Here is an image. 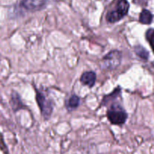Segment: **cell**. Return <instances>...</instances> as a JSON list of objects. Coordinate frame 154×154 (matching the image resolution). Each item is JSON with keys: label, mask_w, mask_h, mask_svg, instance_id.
<instances>
[{"label": "cell", "mask_w": 154, "mask_h": 154, "mask_svg": "<svg viewBox=\"0 0 154 154\" xmlns=\"http://www.w3.org/2000/svg\"><path fill=\"white\" fill-rule=\"evenodd\" d=\"M36 101L40 108L41 113L45 119H48L53 112V104L51 100L48 99L42 92L36 91Z\"/></svg>", "instance_id": "277c9868"}, {"label": "cell", "mask_w": 154, "mask_h": 154, "mask_svg": "<svg viewBox=\"0 0 154 154\" xmlns=\"http://www.w3.org/2000/svg\"><path fill=\"white\" fill-rule=\"evenodd\" d=\"M120 91H121V89H120V87L116 88L115 90H114L112 93H111L110 95H106V96L104 97L103 100H102V104H101V105L102 106L106 105V104H108V103H109L110 101H111L112 100L117 98V97H118V95L120 94Z\"/></svg>", "instance_id": "9c48e42d"}, {"label": "cell", "mask_w": 154, "mask_h": 154, "mask_svg": "<svg viewBox=\"0 0 154 154\" xmlns=\"http://www.w3.org/2000/svg\"><path fill=\"white\" fill-rule=\"evenodd\" d=\"M46 4V0H22L20 6L28 11H38Z\"/></svg>", "instance_id": "5b68a950"}, {"label": "cell", "mask_w": 154, "mask_h": 154, "mask_svg": "<svg viewBox=\"0 0 154 154\" xmlns=\"http://www.w3.org/2000/svg\"><path fill=\"white\" fill-rule=\"evenodd\" d=\"M150 46H151L152 50H153V51L154 53V42H153V43H150Z\"/></svg>", "instance_id": "4fadbf2b"}, {"label": "cell", "mask_w": 154, "mask_h": 154, "mask_svg": "<svg viewBox=\"0 0 154 154\" xmlns=\"http://www.w3.org/2000/svg\"><path fill=\"white\" fill-rule=\"evenodd\" d=\"M122 60V53L118 50H113L103 57L101 66L105 70H114L120 66Z\"/></svg>", "instance_id": "3957f363"}, {"label": "cell", "mask_w": 154, "mask_h": 154, "mask_svg": "<svg viewBox=\"0 0 154 154\" xmlns=\"http://www.w3.org/2000/svg\"><path fill=\"white\" fill-rule=\"evenodd\" d=\"M107 117L113 125H120L126 122L128 115L126 110L120 104H113L107 111Z\"/></svg>", "instance_id": "6da1fadb"}, {"label": "cell", "mask_w": 154, "mask_h": 154, "mask_svg": "<svg viewBox=\"0 0 154 154\" xmlns=\"http://www.w3.org/2000/svg\"><path fill=\"white\" fill-rule=\"evenodd\" d=\"M135 52L140 58L144 60H147L149 57V53L144 47L136 46L135 48Z\"/></svg>", "instance_id": "8fae6325"}, {"label": "cell", "mask_w": 154, "mask_h": 154, "mask_svg": "<svg viewBox=\"0 0 154 154\" xmlns=\"http://www.w3.org/2000/svg\"><path fill=\"white\" fill-rule=\"evenodd\" d=\"M149 0H133V2L139 5H145Z\"/></svg>", "instance_id": "7c38bea8"}, {"label": "cell", "mask_w": 154, "mask_h": 154, "mask_svg": "<svg viewBox=\"0 0 154 154\" xmlns=\"http://www.w3.org/2000/svg\"><path fill=\"white\" fill-rule=\"evenodd\" d=\"M80 104V98L77 95H72V97L69 98V99L67 101V108L69 110H75V109L78 108V107Z\"/></svg>", "instance_id": "30bf717a"}, {"label": "cell", "mask_w": 154, "mask_h": 154, "mask_svg": "<svg viewBox=\"0 0 154 154\" xmlns=\"http://www.w3.org/2000/svg\"><path fill=\"white\" fill-rule=\"evenodd\" d=\"M129 9V4L127 0H118L115 8L107 14V21L109 23H116L120 21L127 14Z\"/></svg>", "instance_id": "7a4b0ae2"}, {"label": "cell", "mask_w": 154, "mask_h": 154, "mask_svg": "<svg viewBox=\"0 0 154 154\" xmlns=\"http://www.w3.org/2000/svg\"><path fill=\"white\" fill-rule=\"evenodd\" d=\"M153 17L151 12L147 9H144L140 14L139 21L143 24H150L153 21Z\"/></svg>", "instance_id": "52a82bcc"}, {"label": "cell", "mask_w": 154, "mask_h": 154, "mask_svg": "<svg viewBox=\"0 0 154 154\" xmlns=\"http://www.w3.org/2000/svg\"><path fill=\"white\" fill-rule=\"evenodd\" d=\"M11 105L12 109L14 111H17L20 109L23 108V103L21 101L20 98L18 95L17 93H13L11 95Z\"/></svg>", "instance_id": "ba28073f"}, {"label": "cell", "mask_w": 154, "mask_h": 154, "mask_svg": "<svg viewBox=\"0 0 154 154\" xmlns=\"http://www.w3.org/2000/svg\"><path fill=\"white\" fill-rule=\"evenodd\" d=\"M81 82L84 85H87L88 87L92 88L94 86L96 80V72L93 71H89L85 72L81 75Z\"/></svg>", "instance_id": "8992f818"}]
</instances>
